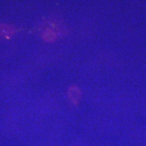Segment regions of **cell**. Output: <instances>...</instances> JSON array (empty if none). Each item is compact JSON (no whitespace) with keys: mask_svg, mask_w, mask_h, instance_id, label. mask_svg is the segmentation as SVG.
<instances>
[{"mask_svg":"<svg viewBox=\"0 0 146 146\" xmlns=\"http://www.w3.org/2000/svg\"><path fill=\"white\" fill-rule=\"evenodd\" d=\"M69 98L74 104L77 103L80 98V91L76 87L70 88L69 90Z\"/></svg>","mask_w":146,"mask_h":146,"instance_id":"1","label":"cell"}]
</instances>
